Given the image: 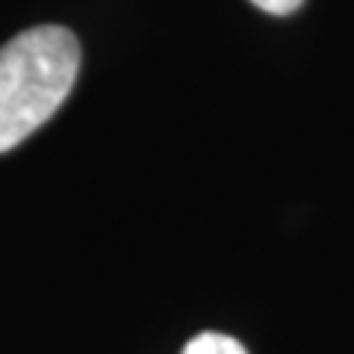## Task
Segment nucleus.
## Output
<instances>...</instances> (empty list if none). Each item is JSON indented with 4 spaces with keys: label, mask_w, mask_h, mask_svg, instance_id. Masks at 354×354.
<instances>
[{
    "label": "nucleus",
    "mask_w": 354,
    "mask_h": 354,
    "mask_svg": "<svg viewBox=\"0 0 354 354\" xmlns=\"http://www.w3.org/2000/svg\"><path fill=\"white\" fill-rule=\"evenodd\" d=\"M80 41L59 24L18 32L0 48V153L30 139L71 95Z\"/></svg>",
    "instance_id": "f257e3e1"
},
{
    "label": "nucleus",
    "mask_w": 354,
    "mask_h": 354,
    "mask_svg": "<svg viewBox=\"0 0 354 354\" xmlns=\"http://www.w3.org/2000/svg\"><path fill=\"white\" fill-rule=\"evenodd\" d=\"M183 354H248V351L239 339L227 337V334H216V330H207V334H198L195 339L186 342Z\"/></svg>",
    "instance_id": "f03ea898"
},
{
    "label": "nucleus",
    "mask_w": 354,
    "mask_h": 354,
    "mask_svg": "<svg viewBox=\"0 0 354 354\" xmlns=\"http://www.w3.org/2000/svg\"><path fill=\"white\" fill-rule=\"evenodd\" d=\"M251 3L269 15H290L304 3V0H251Z\"/></svg>",
    "instance_id": "7ed1b4c3"
}]
</instances>
